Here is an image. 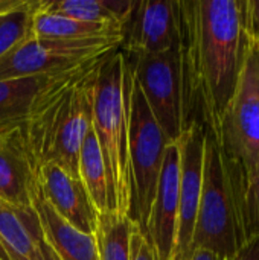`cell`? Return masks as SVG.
Here are the masks:
<instances>
[{"instance_id":"6da1fadb","label":"cell","mask_w":259,"mask_h":260,"mask_svg":"<svg viewBox=\"0 0 259 260\" xmlns=\"http://www.w3.org/2000/svg\"><path fill=\"white\" fill-rule=\"evenodd\" d=\"M177 12L183 131L197 125L215 134L255 40L247 0H180Z\"/></svg>"},{"instance_id":"7a4b0ae2","label":"cell","mask_w":259,"mask_h":260,"mask_svg":"<svg viewBox=\"0 0 259 260\" xmlns=\"http://www.w3.org/2000/svg\"><path fill=\"white\" fill-rule=\"evenodd\" d=\"M102 59L50 76L35 98L21 126L35 169L55 163L78 177L81 146L92 128L93 88Z\"/></svg>"},{"instance_id":"3957f363","label":"cell","mask_w":259,"mask_h":260,"mask_svg":"<svg viewBox=\"0 0 259 260\" xmlns=\"http://www.w3.org/2000/svg\"><path fill=\"white\" fill-rule=\"evenodd\" d=\"M92 129L110 180L114 213L131 219L134 189L128 158L125 56L121 47L105 55L99 64L93 88Z\"/></svg>"},{"instance_id":"277c9868","label":"cell","mask_w":259,"mask_h":260,"mask_svg":"<svg viewBox=\"0 0 259 260\" xmlns=\"http://www.w3.org/2000/svg\"><path fill=\"white\" fill-rule=\"evenodd\" d=\"M234 201L259 177V41L253 40L237 91L214 134Z\"/></svg>"},{"instance_id":"5b68a950","label":"cell","mask_w":259,"mask_h":260,"mask_svg":"<svg viewBox=\"0 0 259 260\" xmlns=\"http://www.w3.org/2000/svg\"><path fill=\"white\" fill-rule=\"evenodd\" d=\"M125 96L128 114V158L134 189L131 221L145 235L165 151L169 142L157 125L140 87L127 69V64Z\"/></svg>"},{"instance_id":"8992f818","label":"cell","mask_w":259,"mask_h":260,"mask_svg":"<svg viewBox=\"0 0 259 260\" xmlns=\"http://www.w3.org/2000/svg\"><path fill=\"white\" fill-rule=\"evenodd\" d=\"M244 244L218 143L214 134L205 133L203 184L191 253L208 250L227 259Z\"/></svg>"},{"instance_id":"52a82bcc","label":"cell","mask_w":259,"mask_h":260,"mask_svg":"<svg viewBox=\"0 0 259 260\" xmlns=\"http://www.w3.org/2000/svg\"><path fill=\"white\" fill-rule=\"evenodd\" d=\"M121 38H38L27 37L0 58V81L27 76H53L105 56L121 47Z\"/></svg>"},{"instance_id":"ba28073f","label":"cell","mask_w":259,"mask_h":260,"mask_svg":"<svg viewBox=\"0 0 259 260\" xmlns=\"http://www.w3.org/2000/svg\"><path fill=\"white\" fill-rule=\"evenodd\" d=\"M127 69L169 143L183 133L182 70L179 47L162 53H124Z\"/></svg>"},{"instance_id":"9c48e42d","label":"cell","mask_w":259,"mask_h":260,"mask_svg":"<svg viewBox=\"0 0 259 260\" xmlns=\"http://www.w3.org/2000/svg\"><path fill=\"white\" fill-rule=\"evenodd\" d=\"M177 145L180 152V186L179 221L172 260H186L191 256L192 236L203 184L205 129L197 125L186 128L177 140Z\"/></svg>"},{"instance_id":"30bf717a","label":"cell","mask_w":259,"mask_h":260,"mask_svg":"<svg viewBox=\"0 0 259 260\" xmlns=\"http://www.w3.org/2000/svg\"><path fill=\"white\" fill-rule=\"evenodd\" d=\"M179 47V12L174 0L134 2L122 27L124 53H162Z\"/></svg>"},{"instance_id":"8fae6325","label":"cell","mask_w":259,"mask_h":260,"mask_svg":"<svg viewBox=\"0 0 259 260\" xmlns=\"http://www.w3.org/2000/svg\"><path fill=\"white\" fill-rule=\"evenodd\" d=\"M180 152L177 142L165 151L156 197L147 222L145 238L151 245L154 260H172L179 221Z\"/></svg>"},{"instance_id":"7c38bea8","label":"cell","mask_w":259,"mask_h":260,"mask_svg":"<svg viewBox=\"0 0 259 260\" xmlns=\"http://www.w3.org/2000/svg\"><path fill=\"white\" fill-rule=\"evenodd\" d=\"M37 177L41 192L52 207L82 233L95 235L98 213L79 178L55 163L38 168Z\"/></svg>"},{"instance_id":"4fadbf2b","label":"cell","mask_w":259,"mask_h":260,"mask_svg":"<svg viewBox=\"0 0 259 260\" xmlns=\"http://www.w3.org/2000/svg\"><path fill=\"white\" fill-rule=\"evenodd\" d=\"M37 169L26 148L21 128L0 134V201L17 210L32 209Z\"/></svg>"},{"instance_id":"5bb4252c","label":"cell","mask_w":259,"mask_h":260,"mask_svg":"<svg viewBox=\"0 0 259 260\" xmlns=\"http://www.w3.org/2000/svg\"><path fill=\"white\" fill-rule=\"evenodd\" d=\"M32 210L40 229L60 260H99L95 235H87L66 221L46 200L37 180L32 190Z\"/></svg>"},{"instance_id":"9a60e30c","label":"cell","mask_w":259,"mask_h":260,"mask_svg":"<svg viewBox=\"0 0 259 260\" xmlns=\"http://www.w3.org/2000/svg\"><path fill=\"white\" fill-rule=\"evenodd\" d=\"M78 178L96 213H114V201L102 152L93 129L87 133L78 161Z\"/></svg>"},{"instance_id":"2e32d148","label":"cell","mask_w":259,"mask_h":260,"mask_svg":"<svg viewBox=\"0 0 259 260\" xmlns=\"http://www.w3.org/2000/svg\"><path fill=\"white\" fill-rule=\"evenodd\" d=\"M50 76H27L0 81V134L21 128L38 93Z\"/></svg>"},{"instance_id":"e0dca14e","label":"cell","mask_w":259,"mask_h":260,"mask_svg":"<svg viewBox=\"0 0 259 260\" xmlns=\"http://www.w3.org/2000/svg\"><path fill=\"white\" fill-rule=\"evenodd\" d=\"M133 6V0H44L37 3L43 12L89 23H113L122 27Z\"/></svg>"},{"instance_id":"ac0fdd59","label":"cell","mask_w":259,"mask_h":260,"mask_svg":"<svg viewBox=\"0 0 259 260\" xmlns=\"http://www.w3.org/2000/svg\"><path fill=\"white\" fill-rule=\"evenodd\" d=\"M32 35L38 38H61V40H84V38H121L122 40V26L113 23L81 21L64 15L43 12L35 6L32 15Z\"/></svg>"},{"instance_id":"d6986e66","label":"cell","mask_w":259,"mask_h":260,"mask_svg":"<svg viewBox=\"0 0 259 260\" xmlns=\"http://www.w3.org/2000/svg\"><path fill=\"white\" fill-rule=\"evenodd\" d=\"M34 210H17L0 201V242L11 260H37V245L31 230Z\"/></svg>"},{"instance_id":"ffe728a7","label":"cell","mask_w":259,"mask_h":260,"mask_svg":"<svg viewBox=\"0 0 259 260\" xmlns=\"http://www.w3.org/2000/svg\"><path fill=\"white\" fill-rule=\"evenodd\" d=\"M130 218L116 213H99L95 239L99 260H130V236L134 229Z\"/></svg>"},{"instance_id":"44dd1931","label":"cell","mask_w":259,"mask_h":260,"mask_svg":"<svg viewBox=\"0 0 259 260\" xmlns=\"http://www.w3.org/2000/svg\"><path fill=\"white\" fill-rule=\"evenodd\" d=\"M37 0L15 12L0 17V58L32 35V15Z\"/></svg>"},{"instance_id":"7402d4cb","label":"cell","mask_w":259,"mask_h":260,"mask_svg":"<svg viewBox=\"0 0 259 260\" xmlns=\"http://www.w3.org/2000/svg\"><path fill=\"white\" fill-rule=\"evenodd\" d=\"M235 209L244 242L259 238V177L235 201Z\"/></svg>"},{"instance_id":"603a6c76","label":"cell","mask_w":259,"mask_h":260,"mask_svg":"<svg viewBox=\"0 0 259 260\" xmlns=\"http://www.w3.org/2000/svg\"><path fill=\"white\" fill-rule=\"evenodd\" d=\"M130 260H154L151 245L137 225H134L130 236Z\"/></svg>"},{"instance_id":"cb8c5ba5","label":"cell","mask_w":259,"mask_h":260,"mask_svg":"<svg viewBox=\"0 0 259 260\" xmlns=\"http://www.w3.org/2000/svg\"><path fill=\"white\" fill-rule=\"evenodd\" d=\"M31 230L34 233V239H35V245H37V260H60L56 253L53 251V248L50 247V244L47 242L46 236L43 235L38 219L35 216V212H34V218L31 221Z\"/></svg>"},{"instance_id":"d4e9b609","label":"cell","mask_w":259,"mask_h":260,"mask_svg":"<svg viewBox=\"0 0 259 260\" xmlns=\"http://www.w3.org/2000/svg\"><path fill=\"white\" fill-rule=\"evenodd\" d=\"M226 260H259V238L247 241L234 256Z\"/></svg>"},{"instance_id":"484cf974","label":"cell","mask_w":259,"mask_h":260,"mask_svg":"<svg viewBox=\"0 0 259 260\" xmlns=\"http://www.w3.org/2000/svg\"><path fill=\"white\" fill-rule=\"evenodd\" d=\"M247 17L250 34L256 40L259 37V0H247Z\"/></svg>"},{"instance_id":"4316f807","label":"cell","mask_w":259,"mask_h":260,"mask_svg":"<svg viewBox=\"0 0 259 260\" xmlns=\"http://www.w3.org/2000/svg\"><path fill=\"white\" fill-rule=\"evenodd\" d=\"M31 0H0V17L27 6Z\"/></svg>"},{"instance_id":"83f0119b","label":"cell","mask_w":259,"mask_h":260,"mask_svg":"<svg viewBox=\"0 0 259 260\" xmlns=\"http://www.w3.org/2000/svg\"><path fill=\"white\" fill-rule=\"evenodd\" d=\"M186 260H226L223 259L221 256L215 254V253H211L208 250H194L191 253V256Z\"/></svg>"},{"instance_id":"f1b7e54d","label":"cell","mask_w":259,"mask_h":260,"mask_svg":"<svg viewBox=\"0 0 259 260\" xmlns=\"http://www.w3.org/2000/svg\"><path fill=\"white\" fill-rule=\"evenodd\" d=\"M0 260H11L9 254H8V251L5 250V247H3V244H2V242H0Z\"/></svg>"},{"instance_id":"f546056e","label":"cell","mask_w":259,"mask_h":260,"mask_svg":"<svg viewBox=\"0 0 259 260\" xmlns=\"http://www.w3.org/2000/svg\"><path fill=\"white\" fill-rule=\"evenodd\" d=\"M256 40H258V41H259V37H258V38H256Z\"/></svg>"}]
</instances>
